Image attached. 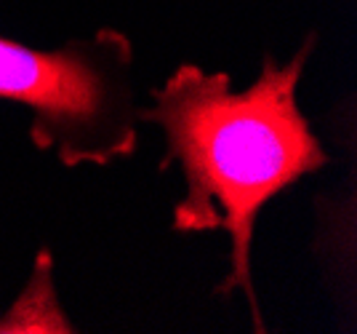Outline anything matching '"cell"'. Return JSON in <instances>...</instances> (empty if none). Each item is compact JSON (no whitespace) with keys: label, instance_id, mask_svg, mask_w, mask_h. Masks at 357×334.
Here are the masks:
<instances>
[{"label":"cell","instance_id":"cell-1","mask_svg":"<svg viewBox=\"0 0 357 334\" xmlns=\"http://www.w3.org/2000/svg\"><path fill=\"white\" fill-rule=\"evenodd\" d=\"M317 46V32L288 61L264 57L259 78L235 92L227 73L178 64L152 105L136 112L165 137L160 168L176 164L184 196L174 209L176 233L224 230L229 235V273L219 297L243 291L256 332H264L253 289L251 249L261 209L285 187L326 166L328 152L296 102V89Z\"/></svg>","mask_w":357,"mask_h":334},{"label":"cell","instance_id":"cell-2","mask_svg":"<svg viewBox=\"0 0 357 334\" xmlns=\"http://www.w3.org/2000/svg\"><path fill=\"white\" fill-rule=\"evenodd\" d=\"M0 99L30 110V139L64 166H109L139 145L134 43L102 27L54 51L0 38Z\"/></svg>","mask_w":357,"mask_h":334},{"label":"cell","instance_id":"cell-3","mask_svg":"<svg viewBox=\"0 0 357 334\" xmlns=\"http://www.w3.org/2000/svg\"><path fill=\"white\" fill-rule=\"evenodd\" d=\"M0 332H51L70 334L75 324L61 310L56 291H54V262L48 252H40L35 259V268L19 300L11 310L0 319Z\"/></svg>","mask_w":357,"mask_h":334}]
</instances>
